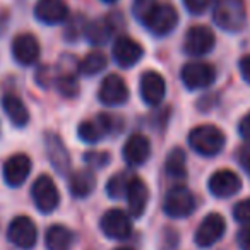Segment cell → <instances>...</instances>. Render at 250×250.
Wrapping results in <instances>:
<instances>
[{
    "label": "cell",
    "mask_w": 250,
    "mask_h": 250,
    "mask_svg": "<svg viewBox=\"0 0 250 250\" xmlns=\"http://www.w3.org/2000/svg\"><path fill=\"white\" fill-rule=\"evenodd\" d=\"M212 19L223 31L238 33L247 24V9L243 0H216Z\"/></svg>",
    "instance_id": "cell-1"
},
{
    "label": "cell",
    "mask_w": 250,
    "mask_h": 250,
    "mask_svg": "<svg viewBox=\"0 0 250 250\" xmlns=\"http://www.w3.org/2000/svg\"><path fill=\"white\" fill-rule=\"evenodd\" d=\"M226 137L214 125H199L188 134V144L201 156H216L225 147Z\"/></svg>",
    "instance_id": "cell-2"
},
{
    "label": "cell",
    "mask_w": 250,
    "mask_h": 250,
    "mask_svg": "<svg viewBox=\"0 0 250 250\" xmlns=\"http://www.w3.org/2000/svg\"><path fill=\"white\" fill-rule=\"evenodd\" d=\"M195 209V197L187 187L178 185L168 190L167 197L163 202V211L167 212L170 218H187L194 212Z\"/></svg>",
    "instance_id": "cell-3"
},
{
    "label": "cell",
    "mask_w": 250,
    "mask_h": 250,
    "mask_svg": "<svg viewBox=\"0 0 250 250\" xmlns=\"http://www.w3.org/2000/svg\"><path fill=\"white\" fill-rule=\"evenodd\" d=\"M31 195L33 201H35V206L42 212H45V214L55 211L60 202L59 188H57L55 182L48 175H42L40 178H36V182L33 184L31 188Z\"/></svg>",
    "instance_id": "cell-4"
},
{
    "label": "cell",
    "mask_w": 250,
    "mask_h": 250,
    "mask_svg": "<svg viewBox=\"0 0 250 250\" xmlns=\"http://www.w3.org/2000/svg\"><path fill=\"white\" fill-rule=\"evenodd\" d=\"M225 231V218L221 214H218V212H211V214H208L202 219L197 231H195V245L201 247V249H209V247H212L223 238Z\"/></svg>",
    "instance_id": "cell-5"
},
{
    "label": "cell",
    "mask_w": 250,
    "mask_h": 250,
    "mask_svg": "<svg viewBox=\"0 0 250 250\" xmlns=\"http://www.w3.org/2000/svg\"><path fill=\"white\" fill-rule=\"evenodd\" d=\"M182 83L187 89H204L209 87L216 79V70L212 65L204 62H190L185 63L180 72Z\"/></svg>",
    "instance_id": "cell-6"
},
{
    "label": "cell",
    "mask_w": 250,
    "mask_h": 250,
    "mask_svg": "<svg viewBox=\"0 0 250 250\" xmlns=\"http://www.w3.org/2000/svg\"><path fill=\"white\" fill-rule=\"evenodd\" d=\"M178 24V12L170 4H158L146 19L144 26L156 36H167Z\"/></svg>",
    "instance_id": "cell-7"
},
{
    "label": "cell",
    "mask_w": 250,
    "mask_h": 250,
    "mask_svg": "<svg viewBox=\"0 0 250 250\" xmlns=\"http://www.w3.org/2000/svg\"><path fill=\"white\" fill-rule=\"evenodd\" d=\"M7 238L11 243H14L19 249H33L38 240V229L33 223L31 218L28 216H18L11 221L7 231Z\"/></svg>",
    "instance_id": "cell-8"
},
{
    "label": "cell",
    "mask_w": 250,
    "mask_h": 250,
    "mask_svg": "<svg viewBox=\"0 0 250 250\" xmlns=\"http://www.w3.org/2000/svg\"><path fill=\"white\" fill-rule=\"evenodd\" d=\"M214 33L208 28V26H192L185 35L184 50L185 53L192 57H204L214 48Z\"/></svg>",
    "instance_id": "cell-9"
},
{
    "label": "cell",
    "mask_w": 250,
    "mask_h": 250,
    "mask_svg": "<svg viewBox=\"0 0 250 250\" xmlns=\"http://www.w3.org/2000/svg\"><path fill=\"white\" fill-rule=\"evenodd\" d=\"M101 231L111 240H125L132 233V223L127 212L122 209H110L103 214L100 221Z\"/></svg>",
    "instance_id": "cell-10"
},
{
    "label": "cell",
    "mask_w": 250,
    "mask_h": 250,
    "mask_svg": "<svg viewBox=\"0 0 250 250\" xmlns=\"http://www.w3.org/2000/svg\"><path fill=\"white\" fill-rule=\"evenodd\" d=\"M98 98L104 106H118L129 100V87L120 76L110 74L101 81Z\"/></svg>",
    "instance_id": "cell-11"
},
{
    "label": "cell",
    "mask_w": 250,
    "mask_h": 250,
    "mask_svg": "<svg viewBox=\"0 0 250 250\" xmlns=\"http://www.w3.org/2000/svg\"><path fill=\"white\" fill-rule=\"evenodd\" d=\"M141 98L144 103L149 106H158L163 103L165 94H167V83H165L163 76L158 74L156 70H147L141 76L139 83Z\"/></svg>",
    "instance_id": "cell-12"
},
{
    "label": "cell",
    "mask_w": 250,
    "mask_h": 250,
    "mask_svg": "<svg viewBox=\"0 0 250 250\" xmlns=\"http://www.w3.org/2000/svg\"><path fill=\"white\" fill-rule=\"evenodd\" d=\"M111 53H113V59L118 65L124 67V69H130L143 59L144 50L141 43H137L136 40L129 38V36H122L113 43Z\"/></svg>",
    "instance_id": "cell-13"
},
{
    "label": "cell",
    "mask_w": 250,
    "mask_h": 250,
    "mask_svg": "<svg viewBox=\"0 0 250 250\" xmlns=\"http://www.w3.org/2000/svg\"><path fill=\"white\" fill-rule=\"evenodd\" d=\"M209 192L214 197L226 199L235 195L236 192L242 188V180L240 177L231 170H219L216 173H212V177L209 178Z\"/></svg>",
    "instance_id": "cell-14"
},
{
    "label": "cell",
    "mask_w": 250,
    "mask_h": 250,
    "mask_svg": "<svg viewBox=\"0 0 250 250\" xmlns=\"http://www.w3.org/2000/svg\"><path fill=\"white\" fill-rule=\"evenodd\" d=\"M35 16L43 24L55 26L69 19V7L63 0H38L35 5Z\"/></svg>",
    "instance_id": "cell-15"
},
{
    "label": "cell",
    "mask_w": 250,
    "mask_h": 250,
    "mask_svg": "<svg viewBox=\"0 0 250 250\" xmlns=\"http://www.w3.org/2000/svg\"><path fill=\"white\" fill-rule=\"evenodd\" d=\"M12 57L19 65H33L40 59V43L33 35H19L12 42Z\"/></svg>",
    "instance_id": "cell-16"
},
{
    "label": "cell",
    "mask_w": 250,
    "mask_h": 250,
    "mask_svg": "<svg viewBox=\"0 0 250 250\" xmlns=\"http://www.w3.org/2000/svg\"><path fill=\"white\" fill-rule=\"evenodd\" d=\"M29 173H31V160L22 153L11 156L4 165V180L11 187H21Z\"/></svg>",
    "instance_id": "cell-17"
},
{
    "label": "cell",
    "mask_w": 250,
    "mask_h": 250,
    "mask_svg": "<svg viewBox=\"0 0 250 250\" xmlns=\"http://www.w3.org/2000/svg\"><path fill=\"white\" fill-rule=\"evenodd\" d=\"M151 154V144L143 134H132L124 144V160L129 167H141Z\"/></svg>",
    "instance_id": "cell-18"
},
{
    "label": "cell",
    "mask_w": 250,
    "mask_h": 250,
    "mask_svg": "<svg viewBox=\"0 0 250 250\" xmlns=\"http://www.w3.org/2000/svg\"><path fill=\"white\" fill-rule=\"evenodd\" d=\"M45 147H46V156H48L52 167L60 175H67V171L70 168V156L65 144L62 143V139L57 134H46Z\"/></svg>",
    "instance_id": "cell-19"
},
{
    "label": "cell",
    "mask_w": 250,
    "mask_h": 250,
    "mask_svg": "<svg viewBox=\"0 0 250 250\" xmlns=\"http://www.w3.org/2000/svg\"><path fill=\"white\" fill-rule=\"evenodd\" d=\"M127 204H129V211L134 218H141L146 211L147 201H149V190L147 185L144 184V180H141L139 177L130 178L129 188H127Z\"/></svg>",
    "instance_id": "cell-20"
},
{
    "label": "cell",
    "mask_w": 250,
    "mask_h": 250,
    "mask_svg": "<svg viewBox=\"0 0 250 250\" xmlns=\"http://www.w3.org/2000/svg\"><path fill=\"white\" fill-rule=\"evenodd\" d=\"M2 108H4L5 115L9 120L16 125V127H26L29 122V110L26 108L24 101L16 94H5L2 98Z\"/></svg>",
    "instance_id": "cell-21"
},
{
    "label": "cell",
    "mask_w": 250,
    "mask_h": 250,
    "mask_svg": "<svg viewBox=\"0 0 250 250\" xmlns=\"http://www.w3.org/2000/svg\"><path fill=\"white\" fill-rule=\"evenodd\" d=\"M96 187V177L91 170L74 171L69 177V188L74 197H87Z\"/></svg>",
    "instance_id": "cell-22"
},
{
    "label": "cell",
    "mask_w": 250,
    "mask_h": 250,
    "mask_svg": "<svg viewBox=\"0 0 250 250\" xmlns=\"http://www.w3.org/2000/svg\"><path fill=\"white\" fill-rule=\"evenodd\" d=\"M45 243L48 250H70L74 243V235L65 226L53 225L46 231Z\"/></svg>",
    "instance_id": "cell-23"
},
{
    "label": "cell",
    "mask_w": 250,
    "mask_h": 250,
    "mask_svg": "<svg viewBox=\"0 0 250 250\" xmlns=\"http://www.w3.org/2000/svg\"><path fill=\"white\" fill-rule=\"evenodd\" d=\"M111 33H113V24H111V19L101 18L94 19L93 22H87L86 28V38L93 45H104V43L110 40Z\"/></svg>",
    "instance_id": "cell-24"
},
{
    "label": "cell",
    "mask_w": 250,
    "mask_h": 250,
    "mask_svg": "<svg viewBox=\"0 0 250 250\" xmlns=\"http://www.w3.org/2000/svg\"><path fill=\"white\" fill-rule=\"evenodd\" d=\"M106 129H104L103 122L100 118L96 120H86L79 125L77 129V136H79L81 141H84L86 144H96L106 136Z\"/></svg>",
    "instance_id": "cell-25"
},
{
    "label": "cell",
    "mask_w": 250,
    "mask_h": 250,
    "mask_svg": "<svg viewBox=\"0 0 250 250\" xmlns=\"http://www.w3.org/2000/svg\"><path fill=\"white\" fill-rule=\"evenodd\" d=\"M187 158H185L184 149L180 147H173L170 154L167 156V163H165V171L170 178H185L187 175Z\"/></svg>",
    "instance_id": "cell-26"
},
{
    "label": "cell",
    "mask_w": 250,
    "mask_h": 250,
    "mask_svg": "<svg viewBox=\"0 0 250 250\" xmlns=\"http://www.w3.org/2000/svg\"><path fill=\"white\" fill-rule=\"evenodd\" d=\"M106 67V57L101 52H89L79 63H77V70L83 76H96Z\"/></svg>",
    "instance_id": "cell-27"
},
{
    "label": "cell",
    "mask_w": 250,
    "mask_h": 250,
    "mask_svg": "<svg viewBox=\"0 0 250 250\" xmlns=\"http://www.w3.org/2000/svg\"><path fill=\"white\" fill-rule=\"evenodd\" d=\"M57 89L60 91V94L65 98H76L79 94V83H77L76 76L70 72H62L57 76Z\"/></svg>",
    "instance_id": "cell-28"
},
{
    "label": "cell",
    "mask_w": 250,
    "mask_h": 250,
    "mask_svg": "<svg viewBox=\"0 0 250 250\" xmlns=\"http://www.w3.org/2000/svg\"><path fill=\"white\" fill-rule=\"evenodd\" d=\"M130 178H127L125 173H117L108 180L106 184V194L111 199H120L122 195H127V188H129Z\"/></svg>",
    "instance_id": "cell-29"
},
{
    "label": "cell",
    "mask_w": 250,
    "mask_h": 250,
    "mask_svg": "<svg viewBox=\"0 0 250 250\" xmlns=\"http://www.w3.org/2000/svg\"><path fill=\"white\" fill-rule=\"evenodd\" d=\"M86 28H87V21L84 16H74L69 19V24L65 28V38L69 42H76L81 36L86 35Z\"/></svg>",
    "instance_id": "cell-30"
},
{
    "label": "cell",
    "mask_w": 250,
    "mask_h": 250,
    "mask_svg": "<svg viewBox=\"0 0 250 250\" xmlns=\"http://www.w3.org/2000/svg\"><path fill=\"white\" fill-rule=\"evenodd\" d=\"M158 5L156 0H134L132 4V14L136 16L137 21H141L144 24L146 19L149 18V14L154 11V7Z\"/></svg>",
    "instance_id": "cell-31"
},
{
    "label": "cell",
    "mask_w": 250,
    "mask_h": 250,
    "mask_svg": "<svg viewBox=\"0 0 250 250\" xmlns=\"http://www.w3.org/2000/svg\"><path fill=\"white\" fill-rule=\"evenodd\" d=\"M84 161L91 168H104L110 163V154L104 151H89L84 154Z\"/></svg>",
    "instance_id": "cell-32"
},
{
    "label": "cell",
    "mask_w": 250,
    "mask_h": 250,
    "mask_svg": "<svg viewBox=\"0 0 250 250\" xmlns=\"http://www.w3.org/2000/svg\"><path fill=\"white\" fill-rule=\"evenodd\" d=\"M233 218L243 226H250V199H243L233 208Z\"/></svg>",
    "instance_id": "cell-33"
},
{
    "label": "cell",
    "mask_w": 250,
    "mask_h": 250,
    "mask_svg": "<svg viewBox=\"0 0 250 250\" xmlns=\"http://www.w3.org/2000/svg\"><path fill=\"white\" fill-rule=\"evenodd\" d=\"M184 5L190 14L201 16L208 11V7L211 5V0H184Z\"/></svg>",
    "instance_id": "cell-34"
},
{
    "label": "cell",
    "mask_w": 250,
    "mask_h": 250,
    "mask_svg": "<svg viewBox=\"0 0 250 250\" xmlns=\"http://www.w3.org/2000/svg\"><path fill=\"white\" fill-rule=\"evenodd\" d=\"M36 79H38V84H42L43 87H48L53 81H57V77L53 76V70L50 69L48 65H45V67H42V69L38 70V74H36Z\"/></svg>",
    "instance_id": "cell-35"
},
{
    "label": "cell",
    "mask_w": 250,
    "mask_h": 250,
    "mask_svg": "<svg viewBox=\"0 0 250 250\" xmlns=\"http://www.w3.org/2000/svg\"><path fill=\"white\" fill-rule=\"evenodd\" d=\"M240 250H250V226H243L236 235Z\"/></svg>",
    "instance_id": "cell-36"
},
{
    "label": "cell",
    "mask_w": 250,
    "mask_h": 250,
    "mask_svg": "<svg viewBox=\"0 0 250 250\" xmlns=\"http://www.w3.org/2000/svg\"><path fill=\"white\" fill-rule=\"evenodd\" d=\"M238 163L242 165V168L250 175V144L249 146L240 147L238 151Z\"/></svg>",
    "instance_id": "cell-37"
},
{
    "label": "cell",
    "mask_w": 250,
    "mask_h": 250,
    "mask_svg": "<svg viewBox=\"0 0 250 250\" xmlns=\"http://www.w3.org/2000/svg\"><path fill=\"white\" fill-rule=\"evenodd\" d=\"M238 67H240V74H242V77L250 84V55L242 57V59H240Z\"/></svg>",
    "instance_id": "cell-38"
},
{
    "label": "cell",
    "mask_w": 250,
    "mask_h": 250,
    "mask_svg": "<svg viewBox=\"0 0 250 250\" xmlns=\"http://www.w3.org/2000/svg\"><path fill=\"white\" fill-rule=\"evenodd\" d=\"M238 130H240V136H242L243 139L247 141V143H250V113L245 115V117L242 118Z\"/></svg>",
    "instance_id": "cell-39"
},
{
    "label": "cell",
    "mask_w": 250,
    "mask_h": 250,
    "mask_svg": "<svg viewBox=\"0 0 250 250\" xmlns=\"http://www.w3.org/2000/svg\"><path fill=\"white\" fill-rule=\"evenodd\" d=\"M101 2H104V4H113V2H117V0H101Z\"/></svg>",
    "instance_id": "cell-40"
},
{
    "label": "cell",
    "mask_w": 250,
    "mask_h": 250,
    "mask_svg": "<svg viewBox=\"0 0 250 250\" xmlns=\"http://www.w3.org/2000/svg\"><path fill=\"white\" fill-rule=\"evenodd\" d=\"M117 250H132V249H117Z\"/></svg>",
    "instance_id": "cell-41"
}]
</instances>
